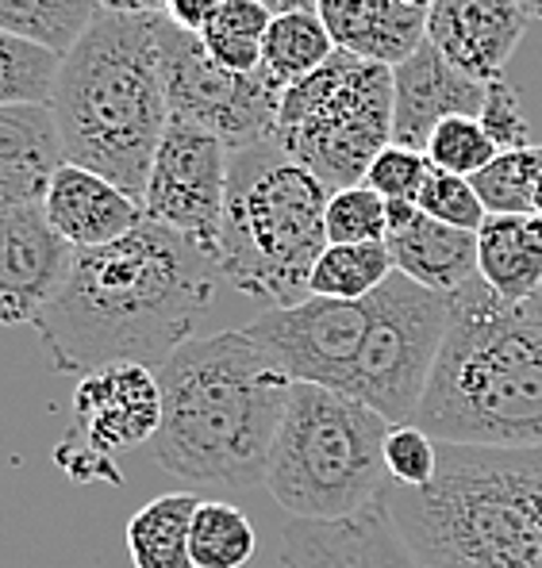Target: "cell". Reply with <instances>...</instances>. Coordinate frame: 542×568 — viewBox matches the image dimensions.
I'll use <instances>...</instances> for the list:
<instances>
[{
    "mask_svg": "<svg viewBox=\"0 0 542 568\" xmlns=\"http://www.w3.org/2000/svg\"><path fill=\"white\" fill-rule=\"evenodd\" d=\"M54 462H58V469H62L66 476H70V480H81V484H89V480L123 484V476H120V469H116L112 457H100V454H93V449H89V446H81V442H73L70 434H66V438L58 442Z\"/></svg>",
    "mask_w": 542,
    "mask_h": 568,
    "instance_id": "cell-36",
    "label": "cell"
},
{
    "mask_svg": "<svg viewBox=\"0 0 542 568\" xmlns=\"http://www.w3.org/2000/svg\"><path fill=\"white\" fill-rule=\"evenodd\" d=\"M220 281L204 250L147 220L112 246L73 250L70 277L36 334L58 373L86 377L104 365L158 373L193 342Z\"/></svg>",
    "mask_w": 542,
    "mask_h": 568,
    "instance_id": "cell-1",
    "label": "cell"
},
{
    "mask_svg": "<svg viewBox=\"0 0 542 568\" xmlns=\"http://www.w3.org/2000/svg\"><path fill=\"white\" fill-rule=\"evenodd\" d=\"M200 499L189 491H170V496L150 499L143 511L131 515L128 523V554L136 568H197L193 549H189V530H193Z\"/></svg>",
    "mask_w": 542,
    "mask_h": 568,
    "instance_id": "cell-22",
    "label": "cell"
},
{
    "mask_svg": "<svg viewBox=\"0 0 542 568\" xmlns=\"http://www.w3.org/2000/svg\"><path fill=\"white\" fill-rule=\"evenodd\" d=\"M223 4H228V0H170V4H165V16H170L178 28L200 36V31L212 23V16L220 12Z\"/></svg>",
    "mask_w": 542,
    "mask_h": 568,
    "instance_id": "cell-37",
    "label": "cell"
},
{
    "mask_svg": "<svg viewBox=\"0 0 542 568\" xmlns=\"http://www.w3.org/2000/svg\"><path fill=\"white\" fill-rule=\"evenodd\" d=\"M339 50L397 70L428 43V12L404 0H315Z\"/></svg>",
    "mask_w": 542,
    "mask_h": 568,
    "instance_id": "cell-18",
    "label": "cell"
},
{
    "mask_svg": "<svg viewBox=\"0 0 542 568\" xmlns=\"http://www.w3.org/2000/svg\"><path fill=\"white\" fill-rule=\"evenodd\" d=\"M58 65H62L58 54L0 31V108L50 104Z\"/></svg>",
    "mask_w": 542,
    "mask_h": 568,
    "instance_id": "cell-29",
    "label": "cell"
},
{
    "mask_svg": "<svg viewBox=\"0 0 542 568\" xmlns=\"http://www.w3.org/2000/svg\"><path fill=\"white\" fill-rule=\"evenodd\" d=\"M243 331L293 384H320L331 392H347L365 331H370V296H308L297 307H270L258 320H250Z\"/></svg>",
    "mask_w": 542,
    "mask_h": 568,
    "instance_id": "cell-11",
    "label": "cell"
},
{
    "mask_svg": "<svg viewBox=\"0 0 542 568\" xmlns=\"http://www.w3.org/2000/svg\"><path fill=\"white\" fill-rule=\"evenodd\" d=\"M265 4L273 16H285V12H300V8H315V0H258Z\"/></svg>",
    "mask_w": 542,
    "mask_h": 568,
    "instance_id": "cell-39",
    "label": "cell"
},
{
    "mask_svg": "<svg viewBox=\"0 0 542 568\" xmlns=\"http://www.w3.org/2000/svg\"><path fill=\"white\" fill-rule=\"evenodd\" d=\"M478 120H481V128L493 135L500 150L535 146V142H531V123L520 104V89H515L508 78L485 81V108H481Z\"/></svg>",
    "mask_w": 542,
    "mask_h": 568,
    "instance_id": "cell-35",
    "label": "cell"
},
{
    "mask_svg": "<svg viewBox=\"0 0 542 568\" xmlns=\"http://www.w3.org/2000/svg\"><path fill=\"white\" fill-rule=\"evenodd\" d=\"M485 81L462 73L431 43L393 70V142L423 150L450 115H481Z\"/></svg>",
    "mask_w": 542,
    "mask_h": 568,
    "instance_id": "cell-16",
    "label": "cell"
},
{
    "mask_svg": "<svg viewBox=\"0 0 542 568\" xmlns=\"http://www.w3.org/2000/svg\"><path fill=\"white\" fill-rule=\"evenodd\" d=\"M478 277L508 304L542 288V215H489L478 231Z\"/></svg>",
    "mask_w": 542,
    "mask_h": 568,
    "instance_id": "cell-21",
    "label": "cell"
},
{
    "mask_svg": "<svg viewBox=\"0 0 542 568\" xmlns=\"http://www.w3.org/2000/svg\"><path fill=\"white\" fill-rule=\"evenodd\" d=\"M189 549H193L197 568H243L258 549L254 523L223 499H200L189 530Z\"/></svg>",
    "mask_w": 542,
    "mask_h": 568,
    "instance_id": "cell-27",
    "label": "cell"
},
{
    "mask_svg": "<svg viewBox=\"0 0 542 568\" xmlns=\"http://www.w3.org/2000/svg\"><path fill=\"white\" fill-rule=\"evenodd\" d=\"M335 50V39H331L328 23L320 20L315 8L273 16L262 47V73L278 89H289L297 81H304L308 73L320 70Z\"/></svg>",
    "mask_w": 542,
    "mask_h": 568,
    "instance_id": "cell-23",
    "label": "cell"
},
{
    "mask_svg": "<svg viewBox=\"0 0 542 568\" xmlns=\"http://www.w3.org/2000/svg\"><path fill=\"white\" fill-rule=\"evenodd\" d=\"M228 142L193 128V123L170 120L143 189L147 220L189 239L215 262L223 204H228Z\"/></svg>",
    "mask_w": 542,
    "mask_h": 568,
    "instance_id": "cell-10",
    "label": "cell"
},
{
    "mask_svg": "<svg viewBox=\"0 0 542 568\" xmlns=\"http://www.w3.org/2000/svg\"><path fill=\"white\" fill-rule=\"evenodd\" d=\"M62 162L66 154L50 104L0 108V212L43 204Z\"/></svg>",
    "mask_w": 542,
    "mask_h": 568,
    "instance_id": "cell-19",
    "label": "cell"
},
{
    "mask_svg": "<svg viewBox=\"0 0 542 568\" xmlns=\"http://www.w3.org/2000/svg\"><path fill=\"white\" fill-rule=\"evenodd\" d=\"M528 16L515 0H435L428 8V43L478 81L504 78Z\"/></svg>",
    "mask_w": 542,
    "mask_h": 568,
    "instance_id": "cell-15",
    "label": "cell"
},
{
    "mask_svg": "<svg viewBox=\"0 0 542 568\" xmlns=\"http://www.w3.org/2000/svg\"><path fill=\"white\" fill-rule=\"evenodd\" d=\"M523 307H528L531 315H539V320H542V288L535 292V300H531V304H523Z\"/></svg>",
    "mask_w": 542,
    "mask_h": 568,
    "instance_id": "cell-41",
    "label": "cell"
},
{
    "mask_svg": "<svg viewBox=\"0 0 542 568\" xmlns=\"http://www.w3.org/2000/svg\"><path fill=\"white\" fill-rule=\"evenodd\" d=\"M415 426L439 446L542 449V320L481 277L450 296V323Z\"/></svg>",
    "mask_w": 542,
    "mask_h": 568,
    "instance_id": "cell-3",
    "label": "cell"
},
{
    "mask_svg": "<svg viewBox=\"0 0 542 568\" xmlns=\"http://www.w3.org/2000/svg\"><path fill=\"white\" fill-rule=\"evenodd\" d=\"M273 23V12L258 0H228L220 12L212 16L200 43L212 54V62H220L231 73H258L262 70V47L265 31Z\"/></svg>",
    "mask_w": 542,
    "mask_h": 568,
    "instance_id": "cell-26",
    "label": "cell"
},
{
    "mask_svg": "<svg viewBox=\"0 0 542 568\" xmlns=\"http://www.w3.org/2000/svg\"><path fill=\"white\" fill-rule=\"evenodd\" d=\"M73 265V246L58 239L43 204L0 212V327H36L54 304Z\"/></svg>",
    "mask_w": 542,
    "mask_h": 568,
    "instance_id": "cell-12",
    "label": "cell"
},
{
    "mask_svg": "<svg viewBox=\"0 0 542 568\" xmlns=\"http://www.w3.org/2000/svg\"><path fill=\"white\" fill-rule=\"evenodd\" d=\"M50 112L66 162L100 173L143 204L158 142L173 120L162 73V16L100 12L58 65Z\"/></svg>",
    "mask_w": 542,
    "mask_h": 568,
    "instance_id": "cell-4",
    "label": "cell"
},
{
    "mask_svg": "<svg viewBox=\"0 0 542 568\" xmlns=\"http://www.w3.org/2000/svg\"><path fill=\"white\" fill-rule=\"evenodd\" d=\"M162 73L173 120L223 139L228 150H247L273 139L285 89L273 85L262 70H223L220 62H212L200 36L178 28L170 16H162Z\"/></svg>",
    "mask_w": 542,
    "mask_h": 568,
    "instance_id": "cell-9",
    "label": "cell"
},
{
    "mask_svg": "<svg viewBox=\"0 0 542 568\" xmlns=\"http://www.w3.org/2000/svg\"><path fill=\"white\" fill-rule=\"evenodd\" d=\"M515 4L523 8V16H528V20H542V0H515Z\"/></svg>",
    "mask_w": 542,
    "mask_h": 568,
    "instance_id": "cell-40",
    "label": "cell"
},
{
    "mask_svg": "<svg viewBox=\"0 0 542 568\" xmlns=\"http://www.w3.org/2000/svg\"><path fill=\"white\" fill-rule=\"evenodd\" d=\"M428 162L435 170H446L454 178H478L489 162L500 154V146L493 142L485 128H481L478 115H450L431 131L428 146H423Z\"/></svg>",
    "mask_w": 542,
    "mask_h": 568,
    "instance_id": "cell-30",
    "label": "cell"
},
{
    "mask_svg": "<svg viewBox=\"0 0 542 568\" xmlns=\"http://www.w3.org/2000/svg\"><path fill=\"white\" fill-rule=\"evenodd\" d=\"M389 239V204L373 189L358 185L331 192L328 200V246H362Z\"/></svg>",
    "mask_w": 542,
    "mask_h": 568,
    "instance_id": "cell-31",
    "label": "cell"
},
{
    "mask_svg": "<svg viewBox=\"0 0 542 568\" xmlns=\"http://www.w3.org/2000/svg\"><path fill=\"white\" fill-rule=\"evenodd\" d=\"M428 173H431V162L423 150L389 142L378 154V162L370 165V173H365V189H373L381 200H412L415 204Z\"/></svg>",
    "mask_w": 542,
    "mask_h": 568,
    "instance_id": "cell-34",
    "label": "cell"
},
{
    "mask_svg": "<svg viewBox=\"0 0 542 568\" xmlns=\"http://www.w3.org/2000/svg\"><path fill=\"white\" fill-rule=\"evenodd\" d=\"M281 565L285 568H423L404 534L397 530L385 496L354 519L300 523L293 519L281 534Z\"/></svg>",
    "mask_w": 542,
    "mask_h": 568,
    "instance_id": "cell-14",
    "label": "cell"
},
{
    "mask_svg": "<svg viewBox=\"0 0 542 568\" xmlns=\"http://www.w3.org/2000/svg\"><path fill=\"white\" fill-rule=\"evenodd\" d=\"M450 323V296L393 273L370 296V331L343 396L373 407L389 426L415 423Z\"/></svg>",
    "mask_w": 542,
    "mask_h": 568,
    "instance_id": "cell-8",
    "label": "cell"
},
{
    "mask_svg": "<svg viewBox=\"0 0 542 568\" xmlns=\"http://www.w3.org/2000/svg\"><path fill=\"white\" fill-rule=\"evenodd\" d=\"M165 4L170 0H100V8L116 16H165Z\"/></svg>",
    "mask_w": 542,
    "mask_h": 568,
    "instance_id": "cell-38",
    "label": "cell"
},
{
    "mask_svg": "<svg viewBox=\"0 0 542 568\" xmlns=\"http://www.w3.org/2000/svg\"><path fill=\"white\" fill-rule=\"evenodd\" d=\"M43 212L58 239H66L73 250L112 246L147 223V212L136 196L73 162H62L50 178Z\"/></svg>",
    "mask_w": 542,
    "mask_h": 568,
    "instance_id": "cell-17",
    "label": "cell"
},
{
    "mask_svg": "<svg viewBox=\"0 0 542 568\" xmlns=\"http://www.w3.org/2000/svg\"><path fill=\"white\" fill-rule=\"evenodd\" d=\"M162 426L154 462L181 484H265L273 438L293 381L247 338L220 331L193 338L158 369Z\"/></svg>",
    "mask_w": 542,
    "mask_h": 568,
    "instance_id": "cell-2",
    "label": "cell"
},
{
    "mask_svg": "<svg viewBox=\"0 0 542 568\" xmlns=\"http://www.w3.org/2000/svg\"><path fill=\"white\" fill-rule=\"evenodd\" d=\"M385 465L397 488H428L439 476V442L415 423L393 426L385 442Z\"/></svg>",
    "mask_w": 542,
    "mask_h": 568,
    "instance_id": "cell-33",
    "label": "cell"
},
{
    "mask_svg": "<svg viewBox=\"0 0 542 568\" xmlns=\"http://www.w3.org/2000/svg\"><path fill=\"white\" fill-rule=\"evenodd\" d=\"M162 426V384L143 365H104L86 373L73 388L70 438L100 457L128 454L158 438Z\"/></svg>",
    "mask_w": 542,
    "mask_h": 568,
    "instance_id": "cell-13",
    "label": "cell"
},
{
    "mask_svg": "<svg viewBox=\"0 0 542 568\" xmlns=\"http://www.w3.org/2000/svg\"><path fill=\"white\" fill-rule=\"evenodd\" d=\"M404 4H412V8H423V12H428V8L435 4V0H404Z\"/></svg>",
    "mask_w": 542,
    "mask_h": 568,
    "instance_id": "cell-43",
    "label": "cell"
},
{
    "mask_svg": "<svg viewBox=\"0 0 542 568\" xmlns=\"http://www.w3.org/2000/svg\"><path fill=\"white\" fill-rule=\"evenodd\" d=\"M535 568H542V530H539V546H535Z\"/></svg>",
    "mask_w": 542,
    "mask_h": 568,
    "instance_id": "cell-44",
    "label": "cell"
},
{
    "mask_svg": "<svg viewBox=\"0 0 542 568\" xmlns=\"http://www.w3.org/2000/svg\"><path fill=\"white\" fill-rule=\"evenodd\" d=\"M389 426L373 407L320 384H293L265 488L300 523L354 519L389 491Z\"/></svg>",
    "mask_w": 542,
    "mask_h": 568,
    "instance_id": "cell-6",
    "label": "cell"
},
{
    "mask_svg": "<svg viewBox=\"0 0 542 568\" xmlns=\"http://www.w3.org/2000/svg\"><path fill=\"white\" fill-rule=\"evenodd\" d=\"M397 273L385 242L362 246H328L308 281V292L323 300H365Z\"/></svg>",
    "mask_w": 542,
    "mask_h": 568,
    "instance_id": "cell-25",
    "label": "cell"
},
{
    "mask_svg": "<svg viewBox=\"0 0 542 568\" xmlns=\"http://www.w3.org/2000/svg\"><path fill=\"white\" fill-rule=\"evenodd\" d=\"M100 12V0H0V31L66 58Z\"/></svg>",
    "mask_w": 542,
    "mask_h": 568,
    "instance_id": "cell-24",
    "label": "cell"
},
{
    "mask_svg": "<svg viewBox=\"0 0 542 568\" xmlns=\"http://www.w3.org/2000/svg\"><path fill=\"white\" fill-rule=\"evenodd\" d=\"M535 215H542V178H539V185H535Z\"/></svg>",
    "mask_w": 542,
    "mask_h": 568,
    "instance_id": "cell-42",
    "label": "cell"
},
{
    "mask_svg": "<svg viewBox=\"0 0 542 568\" xmlns=\"http://www.w3.org/2000/svg\"><path fill=\"white\" fill-rule=\"evenodd\" d=\"M385 246L393 254L397 273L443 296H454L462 284L478 277V235L446 227L423 212L408 227L393 231Z\"/></svg>",
    "mask_w": 542,
    "mask_h": 568,
    "instance_id": "cell-20",
    "label": "cell"
},
{
    "mask_svg": "<svg viewBox=\"0 0 542 568\" xmlns=\"http://www.w3.org/2000/svg\"><path fill=\"white\" fill-rule=\"evenodd\" d=\"M331 189L278 142L231 150L228 204L215 270L235 292L270 307H297L328 250Z\"/></svg>",
    "mask_w": 542,
    "mask_h": 568,
    "instance_id": "cell-5",
    "label": "cell"
},
{
    "mask_svg": "<svg viewBox=\"0 0 542 568\" xmlns=\"http://www.w3.org/2000/svg\"><path fill=\"white\" fill-rule=\"evenodd\" d=\"M542 178V146L500 150L493 162L470 178L489 215H535V185Z\"/></svg>",
    "mask_w": 542,
    "mask_h": 568,
    "instance_id": "cell-28",
    "label": "cell"
},
{
    "mask_svg": "<svg viewBox=\"0 0 542 568\" xmlns=\"http://www.w3.org/2000/svg\"><path fill=\"white\" fill-rule=\"evenodd\" d=\"M273 142L331 192L365 185L370 165L393 142V70L335 50L285 89Z\"/></svg>",
    "mask_w": 542,
    "mask_h": 568,
    "instance_id": "cell-7",
    "label": "cell"
},
{
    "mask_svg": "<svg viewBox=\"0 0 542 568\" xmlns=\"http://www.w3.org/2000/svg\"><path fill=\"white\" fill-rule=\"evenodd\" d=\"M415 204H420V212L431 215V220L446 223V227H458V231H473V235L489 223V212H485V204H481L478 189L470 185V178H454V173L435 170V165H431Z\"/></svg>",
    "mask_w": 542,
    "mask_h": 568,
    "instance_id": "cell-32",
    "label": "cell"
}]
</instances>
